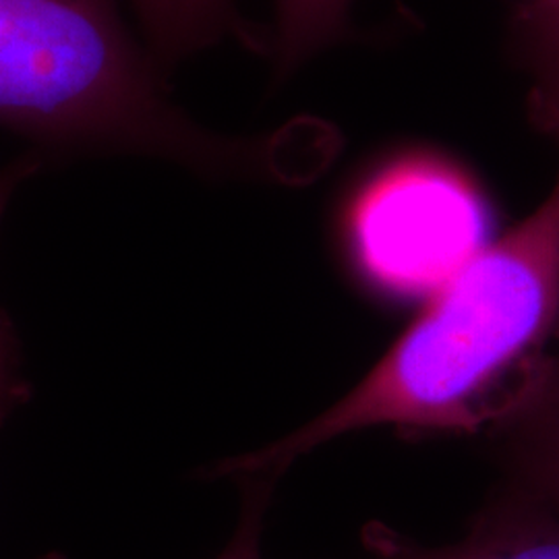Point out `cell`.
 I'll list each match as a JSON object with an SVG mask.
<instances>
[{
    "label": "cell",
    "instance_id": "cell-3",
    "mask_svg": "<svg viewBox=\"0 0 559 559\" xmlns=\"http://www.w3.org/2000/svg\"><path fill=\"white\" fill-rule=\"evenodd\" d=\"M489 210L454 166L408 158L381 170L350 210L362 274L394 295H433L487 247Z\"/></svg>",
    "mask_w": 559,
    "mask_h": 559
},
{
    "label": "cell",
    "instance_id": "cell-1",
    "mask_svg": "<svg viewBox=\"0 0 559 559\" xmlns=\"http://www.w3.org/2000/svg\"><path fill=\"white\" fill-rule=\"evenodd\" d=\"M559 330V180L510 233L448 280L373 369L286 438L224 462L221 475L280 477L342 436L489 429Z\"/></svg>",
    "mask_w": 559,
    "mask_h": 559
},
{
    "label": "cell",
    "instance_id": "cell-7",
    "mask_svg": "<svg viewBox=\"0 0 559 559\" xmlns=\"http://www.w3.org/2000/svg\"><path fill=\"white\" fill-rule=\"evenodd\" d=\"M519 38L535 73L533 119L559 143V0L524 9L519 17Z\"/></svg>",
    "mask_w": 559,
    "mask_h": 559
},
{
    "label": "cell",
    "instance_id": "cell-5",
    "mask_svg": "<svg viewBox=\"0 0 559 559\" xmlns=\"http://www.w3.org/2000/svg\"><path fill=\"white\" fill-rule=\"evenodd\" d=\"M365 545L367 559H559V514L503 483L459 543L423 547L378 524Z\"/></svg>",
    "mask_w": 559,
    "mask_h": 559
},
{
    "label": "cell",
    "instance_id": "cell-2",
    "mask_svg": "<svg viewBox=\"0 0 559 559\" xmlns=\"http://www.w3.org/2000/svg\"><path fill=\"white\" fill-rule=\"evenodd\" d=\"M162 73L117 0H0V129L55 156H143L218 179L278 173L274 141L201 127Z\"/></svg>",
    "mask_w": 559,
    "mask_h": 559
},
{
    "label": "cell",
    "instance_id": "cell-10",
    "mask_svg": "<svg viewBox=\"0 0 559 559\" xmlns=\"http://www.w3.org/2000/svg\"><path fill=\"white\" fill-rule=\"evenodd\" d=\"M350 0H276L280 13L299 23H332L346 15Z\"/></svg>",
    "mask_w": 559,
    "mask_h": 559
},
{
    "label": "cell",
    "instance_id": "cell-4",
    "mask_svg": "<svg viewBox=\"0 0 559 559\" xmlns=\"http://www.w3.org/2000/svg\"><path fill=\"white\" fill-rule=\"evenodd\" d=\"M487 431L503 483L559 514V330Z\"/></svg>",
    "mask_w": 559,
    "mask_h": 559
},
{
    "label": "cell",
    "instance_id": "cell-9",
    "mask_svg": "<svg viewBox=\"0 0 559 559\" xmlns=\"http://www.w3.org/2000/svg\"><path fill=\"white\" fill-rule=\"evenodd\" d=\"M41 166V156L36 152L25 154L15 162L7 164L4 168H0V221L9 207V203L13 200L15 191L20 189L25 180L32 179ZM9 346H7V332L2 330V321H0V408L7 400V390H9Z\"/></svg>",
    "mask_w": 559,
    "mask_h": 559
},
{
    "label": "cell",
    "instance_id": "cell-6",
    "mask_svg": "<svg viewBox=\"0 0 559 559\" xmlns=\"http://www.w3.org/2000/svg\"><path fill=\"white\" fill-rule=\"evenodd\" d=\"M143 40L162 69L201 52L226 36L255 48V34L240 21L235 0H131Z\"/></svg>",
    "mask_w": 559,
    "mask_h": 559
},
{
    "label": "cell",
    "instance_id": "cell-8",
    "mask_svg": "<svg viewBox=\"0 0 559 559\" xmlns=\"http://www.w3.org/2000/svg\"><path fill=\"white\" fill-rule=\"evenodd\" d=\"M278 477L272 475H242V506L239 524L218 559H261V533L265 510Z\"/></svg>",
    "mask_w": 559,
    "mask_h": 559
}]
</instances>
